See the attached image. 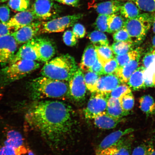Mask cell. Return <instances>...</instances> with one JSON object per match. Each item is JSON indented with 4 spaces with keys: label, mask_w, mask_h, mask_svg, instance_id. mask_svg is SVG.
Returning <instances> with one entry per match:
<instances>
[{
    "label": "cell",
    "mask_w": 155,
    "mask_h": 155,
    "mask_svg": "<svg viewBox=\"0 0 155 155\" xmlns=\"http://www.w3.org/2000/svg\"><path fill=\"white\" fill-rule=\"evenodd\" d=\"M25 118L29 127L56 150L63 145L75 124L72 108L58 101H34L27 108Z\"/></svg>",
    "instance_id": "1"
},
{
    "label": "cell",
    "mask_w": 155,
    "mask_h": 155,
    "mask_svg": "<svg viewBox=\"0 0 155 155\" xmlns=\"http://www.w3.org/2000/svg\"><path fill=\"white\" fill-rule=\"evenodd\" d=\"M28 89L31 97L34 101L46 98H70L69 83L66 81L42 76L32 79L29 83Z\"/></svg>",
    "instance_id": "2"
},
{
    "label": "cell",
    "mask_w": 155,
    "mask_h": 155,
    "mask_svg": "<svg viewBox=\"0 0 155 155\" xmlns=\"http://www.w3.org/2000/svg\"><path fill=\"white\" fill-rule=\"evenodd\" d=\"M78 68L74 58L63 54L46 62L41 73L42 76L54 80L69 82Z\"/></svg>",
    "instance_id": "3"
},
{
    "label": "cell",
    "mask_w": 155,
    "mask_h": 155,
    "mask_svg": "<svg viewBox=\"0 0 155 155\" xmlns=\"http://www.w3.org/2000/svg\"><path fill=\"white\" fill-rule=\"evenodd\" d=\"M36 61L20 60L0 69V83L6 85L23 78L40 67Z\"/></svg>",
    "instance_id": "4"
},
{
    "label": "cell",
    "mask_w": 155,
    "mask_h": 155,
    "mask_svg": "<svg viewBox=\"0 0 155 155\" xmlns=\"http://www.w3.org/2000/svg\"><path fill=\"white\" fill-rule=\"evenodd\" d=\"M153 16L144 13L135 18L126 19L124 28L127 30L134 43H140L144 40L152 24Z\"/></svg>",
    "instance_id": "5"
},
{
    "label": "cell",
    "mask_w": 155,
    "mask_h": 155,
    "mask_svg": "<svg viewBox=\"0 0 155 155\" xmlns=\"http://www.w3.org/2000/svg\"><path fill=\"white\" fill-rule=\"evenodd\" d=\"M83 15L81 13L68 15L42 22L40 34L63 32L65 29L74 25L75 23L82 18Z\"/></svg>",
    "instance_id": "6"
},
{
    "label": "cell",
    "mask_w": 155,
    "mask_h": 155,
    "mask_svg": "<svg viewBox=\"0 0 155 155\" xmlns=\"http://www.w3.org/2000/svg\"><path fill=\"white\" fill-rule=\"evenodd\" d=\"M110 97V94L92 93L86 107L84 110L85 117L87 119H94L97 116L106 112Z\"/></svg>",
    "instance_id": "7"
},
{
    "label": "cell",
    "mask_w": 155,
    "mask_h": 155,
    "mask_svg": "<svg viewBox=\"0 0 155 155\" xmlns=\"http://www.w3.org/2000/svg\"><path fill=\"white\" fill-rule=\"evenodd\" d=\"M26 152L20 134L15 130L8 132L4 143L0 147V155H24Z\"/></svg>",
    "instance_id": "8"
},
{
    "label": "cell",
    "mask_w": 155,
    "mask_h": 155,
    "mask_svg": "<svg viewBox=\"0 0 155 155\" xmlns=\"http://www.w3.org/2000/svg\"><path fill=\"white\" fill-rule=\"evenodd\" d=\"M17 46L18 44L11 34L0 38V69L12 61Z\"/></svg>",
    "instance_id": "9"
},
{
    "label": "cell",
    "mask_w": 155,
    "mask_h": 155,
    "mask_svg": "<svg viewBox=\"0 0 155 155\" xmlns=\"http://www.w3.org/2000/svg\"><path fill=\"white\" fill-rule=\"evenodd\" d=\"M70 98L75 101L81 102L84 99L87 87L85 84L84 74L79 68L69 82Z\"/></svg>",
    "instance_id": "10"
},
{
    "label": "cell",
    "mask_w": 155,
    "mask_h": 155,
    "mask_svg": "<svg viewBox=\"0 0 155 155\" xmlns=\"http://www.w3.org/2000/svg\"><path fill=\"white\" fill-rule=\"evenodd\" d=\"M52 0H36L32 10L36 19L48 20L55 16L58 12L57 5Z\"/></svg>",
    "instance_id": "11"
},
{
    "label": "cell",
    "mask_w": 155,
    "mask_h": 155,
    "mask_svg": "<svg viewBox=\"0 0 155 155\" xmlns=\"http://www.w3.org/2000/svg\"><path fill=\"white\" fill-rule=\"evenodd\" d=\"M42 22L36 21L15 31L11 35L18 44H25L40 34Z\"/></svg>",
    "instance_id": "12"
},
{
    "label": "cell",
    "mask_w": 155,
    "mask_h": 155,
    "mask_svg": "<svg viewBox=\"0 0 155 155\" xmlns=\"http://www.w3.org/2000/svg\"><path fill=\"white\" fill-rule=\"evenodd\" d=\"M34 39L40 61L46 63L51 60L57 52L54 42L46 37H35Z\"/></svg>",
    "instance_id": "13"
},
{
    "label": "cell",
    "mask_w": 155,
    "mask_h": 155,
    "mask_svg": "<svg viewBox=\"0 0 155 155\" xmlns=\"http://www.w3.org/2000/svg\"><path fill=\"white\" fill-rule=\"evenodd\" d=\"M23 60L40 61L34 38L24 44L19 48L15 54L12 61L10 64Z\"/></svg>",
    "instance_id": "14"
},
{
    "label": "cell",
    "mask_w": 155,
    "mask_h": 155,
    "mask_svg": "<svg viewBox=\"0 0 155 155\" xmlns=\"http://www.w3.org/2000/svg\"><path fill=\"white\" fill-rule=\"evenodd\" d=\"M134 129L130 128L124 130H119L110 134L106 137L98 145L96 150V155H100L111 147L113 146L125 135H128Z\"/></svg>",
    "instance_id": "15"
},
{
    "label": "cell",
    "mask_w": 155,
    "mask_h": 155,
    "mask_svg": "<svg viewBox=\"0 0 155 155\" xmlns=\"http://www.w3.org/2000/svg\"><path fill=\"white\" fill-rule=\"evenodd\" d=\"M36 19L32 9H28L17 13L9 19L7 24L15 32L34 22Z\"/></svg>",
    "instance_id": "16"
},
{
    "label": "cell",
    "mask_w": 155,
    "mask_h": 155,
    "mask_svg": "<svg viewBox=\"0 0 155 155\" xmlns=\"http://www.w3.org/2000/svg\"><path fill=\"white\" fill-rule=\"evenodd\" d=\"M121 83L116 75H104L101 76L99 79L97 83L96 92L110 94Z\"/></svg>",
    "instance_id": "17"
},
{
    "label": "cell",
    "mask_w": 155,
    "mask_h": 155,
    "mask_svg": "<svg viewBox=\"0 0 155 155\" xmlns=\"http://www.w3.org/2000/svg\"><path fill=\"white\" fill-rule=\"evenodd\" d=\"M132 136L124 137L119 142L100 155H130Z\"/></svg>",
    "instance_id": "18"
},
{
    "label": "cell",
    "mask_w": 155,
    "mask_h": 155,
    "mask_svg": "<svg viewBox=\"0 0 155 155\" xmlns=\"http://www.w3.org/2000/svg\"><path fill=\"white\" fill-rule=\"evenodd\" d=\"M140 56L131 60L123 67L119 68L115 74L122 83H127L129 79L138 68Z\"/></svg>",
    "instance_id": "19"
},
{
    "label": "cell",
    "mask_w": 155,
    "mask_h": 155,
    "mask_svg": "<svg viewBox=\"0 0 155 155\" xmlns=\"http://www.w3.org/2000/svg\"><path fill=\"white\" fill-rule=\"evenodd\" d=\"M98 59L95 48L94 45H89L85 48L81 62L80 69L82 71H88Z\"/></svg>",
    "instance_id": "20"
},
{
    "label": "cell",
    "mask_w": 155,
    "mask_h": 155,
    "mask_svg": "<svg viewBox=\"0 0 155 155\" xmlns=\"http://www.w3.org/2000/svg\"><path fill=\"white\" fill-rule=\"evenodd\" d=\"M94 119V124L97 127L106 130L115 128L122 121V118L118 119L112 117L106 112L97 116Z\"/></svg>",
    "instance_id": "21"
},
{
    "label": "cell",
    "mask_w": 155,
    "mask_h": 155,
    "mask_svg": "<svg viewBox=\"0 0 155 155\" xmlns=\"http://www.w3.org/2000/svg\"><path fill=\"white\" fill-rule=\"evenodd\" d=\"M123 4L120 1L112 0L96 4L94 7L99 14L111 15L120 12Z\"/></svg>",
    "instance_id": "22"
},
{
    "label": "cell",
    "mask_w": 155,
    "mask_h": 155,
    "mask_svg": "<svg viewBox=\"0 0 155 155\" xmlns=\"http://www.w3.org/2000/svg\"><path fill=\"white\" fill-rule=\"evenodd\" d=\"M145 68L138 67L130 78L127 84L133 91H138L145 89L143 71Z\"/></svg>",
    "instance_id": "23"
},
{
    "label": "cell",
    "mask_w": 155,
    "mask_h": 155,
    "mask_svg": "<svg viewBox=\"0 0 155 155\" xmlns=\"http://www.w3.org/2000/svg\"><path fill=\"white\" fill-rule=\"evenodd\" d=\"M106 112L108 115L118 119L127 116L122 107L119 99L110 97L108 101Z\"/></svg>",
    "instance_id": "24"
},
{
    "label": "cell",
    "mask_w": 155,
    "mask_h": 155,
    "mask_svg": "<svg viewBox=\"0 0 155 155\" xmlns=\"http://www.w3.org/2000/svg\"><path fill=\"white\" fill-rule=\"evenodd\" d=\"M140 109L147 116L155 114V101L152 96L145 95L139 100Z\"/></svg>",
    "instance_id": "25"
},
{
    "label": "cell",
    "mask_w": 155,
    "mask_h": 155,
    "mask_svg": "<svg viewBox=\"0 0 155 155\" xmlns=\"http://www.w3.org/2000/svg\"><path fill=\"white\" fill-rule=\"evenodd\" d=\"M120 12L122 16L127 19L135 18L140 14V9L131 2L122 5Z\"/></svg>",
    "instance_id": "26"
},
{
    "label": "cell",
    "mask_w": 155,
    "mask_h": 155,
    "mask_svg": "<svg viewBox=\"0 0 155 155\" xmlns=\"http://www.w3.org/2000/svg\"><path fill=\"white\" fill-rule=\"evenodd\" d=\"M125 21L124 17L119 13L110 15L108 20V33H114L123 28Z\"/></svg>",
    "instance_id": "27"
},
{
    "label": "cell",
    "mask_w": 155,
    "mask_h": 155,
    "mask_svg": "<svg viewBox=\"0 0 155 155\" xmlns=\"http://www.w3.org/2000/svg\"><path fill=\"white\" fill-rule=\"evenodd\" d=\"M98 59L103 65L114 58V53L111 47L108 46H94Z\"/></svg>",
    "instance_id": "28"
},
{
    "label": "cell",
    "mask_w": 155,
    "mask_h": 155,
    "mask_svg": "<svg viewBox=\"0 0 155 155\" xmlns=\"http://www.w3.org/2000/svg\"><path fill=\"white\" fill-rule=\"evenodd\" d=\"M134 44L132 41L115 42L111 48L115 55H123L133 50Z\"/></svg>",
    "instance_id": "29"
},
{
    "label": "cell",
    "mask_w": 155,
    "mask_h": 155,
    "mask_svg": "<svg viewBox=\"0 0 155 155\" xmlns=\"http://www.w3.org/2000/svg\"><path fill=\"white\" fill-rule=\"evenodd\" d=\"M88 38L94 46L109 45L107 37L103 32L99 31H93L88 35Z\"/></svg>",
    "instance_id": "30"
},
{
    "label": "cell",
    "mask_w": 155,
    "mask_h": 155,
    "mask_svg": "<svg viewBox=\"0 0 155 155\" xmlns=\"http://www.w3.org/2000/svg\"><path fill=\"white\" fill-rule=\"evenodd\" d=\"M140 51L138 49L132 50L128 53L121 55H116L115 58L117 61L119 68L123 67L131 60L140 56Z\"/></svg>",
    "instance_id": "31"
},
{
    "label": "cell",
    "mask_w": 155,
    "mask_h": 155,
    "mask_svg": "<svg viewBox=\"0 0 155 155\" xmlns=\"http://www.w3.org/2000/svg\"><path fill=\"white\" fill-rule=\"evenodd\" d=\"M87 72L84 74V79L87 89L92 93L95 92L97 83L101 76L91 71Z\"/></svg>",
    "instance_id": "32"
},
{
    "label": "cell",
    "mask_w": 155,
    "mask_h": 155,
    "mask_svg": "<svg viewBox=\"0 0 155 155\" xmlns=\"http://www.w3.org/2000/svg\"><path fill=\"white\" fill-rule=\"evenodd\" d=\"M122 108L127 115H129L134 107V97L131 92L124 95L119 98Z\"/></svg>",
    "instance_id": "33"
},
{
    "label": "cell",
    "mask_w": 155,
    "mask_h": 155,
    "mask_svg": "<svg viewBox=\"0 0 155 155\" xmlns=\"http://www.w3.org/2000/svg\"><path fill=\"white\" fill-rule=\"evenodd\" d=\"M110 15H99L94 24L95 28L100 31L108 32V20Z\"/></svg>",
    "instance_id": "34"
},
{
    "label": "cell",
    "mask_w": 155,
    "mask_h": 155,
    "mask_svg": "<svg viewBox=\"0 0 155 155\" xmlns=\"http://www.w3.org/2000/svg\"><path fill=\"white\" fill-rule=\"evenodd\" d=\"M29 5V0H9L8 2V5L11 9L18 12L26 10Z\"/></svg>",
    "instance_id": "35"
},
{
    "label": "cell",
    "mask_w": 155,
    "mask_h": 155,
    "mask_svg": "<svg viewBox=\"0 0 155 155\" xmlns=\"http://www.w3.org/2000/svg\"><path fill=\"white\" fill-rule=\"evenodd\" d=\"M134 2L141 11L148 12H155V0H135Z\"/></svg>",
    "instance_id": "36"
},
{
    "label": "cell",
    "mask_w": 155,
    "mask_h": 155,
    "mask_svg": "<svg viewBox=\"0 0 155 155\" xmlns=\"http://www.w3.org/2000/svg\"><path fill=\"white\" fill-rule=\"evenodd\" d=\"M131 92V88L125 83L121 84L112 90L110 93V97L116 98H120L124 95Z\"/></svg>",
    "instance_id": "37"
},
{
    "label": "cell",
    "mask_w": 155,
    "mask_h": 155,
    "mask_svg": "<svg viewBox=\"0 0 155 155\" xmlns=\"http://www.w3.org/2000/svg\"><path fill=\"white\" fill-rule=\"evenodd\" d=\"M104 75L115 74L119 68L115 58L110 60L104 65Z\"/></svg>",
    "instance_id": "38"
},
{
    "label": "cell",
    "mask_w": 155,
    "mask_h": 155,
    "mask_svg": "<svg viewBox=\"0 0 155 155\" xmlns=\"http://www.w3.org/2000/svg\"><path fill=\"white\" fill-rule=\"evenodd\" d=\"M113 37L115 42L132 41L128 32L124 28L114 33Z\"/></svg>",
    "instance_id": "39"
},
{
    "label": "cell",
    "mask_w": 155,
    "mask_h": 155,
    "mask_svg": "<svg viewBox=\"0 0 155 155\" xmlns=\"http://www.w3.org/2000/svg\"><path fill=\"white\" fill-rule=\"evenodd\" d=\"M63 40L66 45L71 47L75 46L77 42V38L70 30H67L64 33Z\"/></svg>",
    "instance_id": "40"
},
{
    "label": "cell",
    "mask_w": 155,
    "mask_h": 155,
    "mask_svg": "<svg viewBox=\"0 0 155 155\" xmlns=\"http://www.w3.org/2000/svg\"><path fill=\"white\" fill-rule=\"evenodd\" d=\"M143 78L145 88L154 86L153 82V74L152 70L150 68H145L143 71Z\"/></svg>",
    "instance_id": "41"
},
{
    "label": "cell",
    "mask_w": 155,
    "mask_h": 155,
    "mask_svg": "<svg viewBox=\"0 0 155 155\" xmlns=\"http://www.w3.org/2000/svg\"><path fill=\"white\" fill-rule=\"evenodd\" d=\"M10 10L5 5L0 6V24H7L10 19Z\"/></svg>",
    "instance_id": "42"
},
{
    "label": "cell",
    "mask_w": 155,
    "mask_h": 155,
    "mask_svg": "<svg viewBox=\"0 0 155 155\" xmlns=\"http://www.w3.org/2000/svg\"><path fill=\"white\" fill-rule=\"evenodd\" d=\"M73 32L77 39L82 38L86 35V29L83 25L80 24H75L73 26Z\"/></svg>",
    "instance_id": "43"
},
{
    "label": "cell",
    "mask_w": 155,
    "mask_h": 155,
    "mask_svg": "<svg viewBox=\"0 0 155 155\" xmlns=\"http://www.w3.org/2000/svg\"><path fill=\"white\" fill-rule=\"evenodd\" d=\"M155 60V50L149 52L143 57V66L145 68H148L150 65Z\"/></svg>",
    "instance_id": "44"
},
{
    "label": "cell",
    "mask_w": 155,
    "mask_h": 155,
    "mask_svg": "<svg viewBox=\"0 0 155 155\" xmlns=\"http://www.w3.org/2000/svg\"><path fill=\"white\" fill-rule=\"evenodd\" d=\"M88 71L95 73L100 76H101L104 75L103 65L99 60L98 59L94 64L90 68Z\"/></svg>",
    "instance_id": "45"
},
{
    "label": "cell",
    "mask_w": 155,
    "mask_h": 155,
    "mask_svg": "<svg viewBox=\"0 0 155 155\" xmlns=\"http://www.w3.org/2000/svg\"><path fill=\"white\" fill-rule=\"evenodd\" d=\"M149 147L144 144L139 145L134 149L131 155H148Z\"/></svg>",
    "instance_id": "46"
},
{
    "label": "cell",
    "mask_w": 155,
    "mask_h": 155,
    "mask_svg": "<svg viewBox=\"0 0 155 155\" xmlns=\"http://www.w3.org/2000/svg\"><path fill=\"white\" fill-rule=\"evenodd\" d=\"M13 32L14 30L7 24H0V38L11 35Z\"/></svg>",
    "instance_id": "47"
},
{
    "label": "cell",
    "mask_w": 155,
    "mask_h": 155,
    "mask_svg": "<svg viewBox=\"0 0 155 155\" xmlns=\"http://www.w3.org/2000/svg\"><path fill=\"white\" fill-rule=\"evenodd\" d=\"M52 1L63 3L64 4L71 5L74 7L78 6L79 2V0H52Z\"/></svg>",
    "instance_id": "48"
},
{
    "label": "cell",
    "mask_w": 155,
    "mask_h": 155,
    "mask_svg": "<svg viewBox=\"0 0 155 155\" xmlns=\"http://www.w3.org/2000/svg\"><path fill=\"white\" fill-rule=\"evenodd\" d=\"M148 68H150L153 71V82L154 86H155V60L151 64L150 67Z\"/></svg>",
    "instance_id": "49"
},
{
    "label": "cell",
    "mask_w": 155,
    "mask_h": 155,
    "mask_svg": "<svg viewBox=\"0 0 155 155\" xmlns=\"http://www.w3.org/2000/svg\"><path fill=\"white\" fill-rule=\"evenodd\" d=\"M148 155H155V150L151 147H149Z\"/></svg>",
    "instance_id": "50"
},
{
    "label": "cell",
    "mask_w": 155,
    "mask_h": 155,
    "mask_svg": "<svg viewBox=\"0 0 155 155\" xmlns=\"http://www.w3.org/2000/svg\"><path fill=\"white\" fill-rule=\"evenodd\" d=\"M153 30L154 33L155 34V14L153 16V20L152 24Z\"/></svg>",
    "instance_id": "51"
},
{
    "label": "cell",
    "mask_w": 155,
    "mask_h": 155,
    "mask_svg": "<svg viewBox=\"0 0 155 155\" xmlns=\"http://www.w3.org/2000/svg\"><path fill=\"white\" fill-rule=\"evenodd\" d=\"M152 44L154 50H155V35L153 37L152 39Z\"/></svg>",
    "instance_id": "52"
},
{
    "label": "cell",
    "mask_w": 155,
    "mask_h": 155,
    "mask_svg": "<svg viewBox=\"0 0 155 155\" xmlns=\"http://www.w3.org/2000/svg\"><path fill=\"white\" fill-rule=\"evenodd\" d=\"M27 155H35L34 153L32 152L31 151H28V153Z\"/></svg>",
    "instance_id": "53"
},
{
    "label": "cell",
    "mask_w": 155,
    "mask_h": 155,
    "mask_svg": "<svg viewBox=\"0 0 155 155\" xmlns=\"http://www.w3.org/2000/svg\"><path fill=\"white\" fill-rule=\"evenodd\" d=\"M8 0H0V3H3Z\"/></svg>",
    "instance_id": "54"
},
{
    "label": "cell",
    "mask_w": 155,
    "mask_h": 155,
    "mask_svg": "<svg viewBox=\"0 0 155 155\" xmlns=\"http://www.w3.org/2000/svg\"><path fill=\"white\" fill-rule=\"evenodd\" d=\"M129 1H133V2H134V1H135V0H129Z\"/></svg>",
    "instance_id": "55"
}]
</instances>
